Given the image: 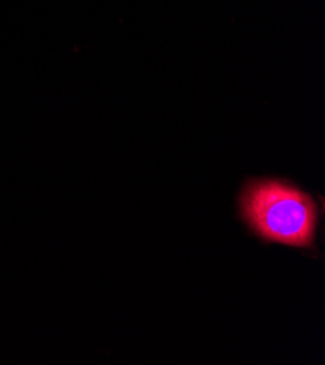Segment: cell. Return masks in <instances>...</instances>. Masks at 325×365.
I'll list each match as a JSON object with an SVG mask.
<instances>
[{
	"label": "cell",
	"mask_w": 325,
	"mask_h": 365,
	"mask_svg": "<svg viewBox=\"0 0 325 365\" xmlns=\"http://www.w3.org/2000/svg\"><path fill=\"white\" fill-rule=\"evenodd\" d=\"M241 212L260 237L308 247L316 229V205L301 190L280 180H252L241 195Z\"/></svg>",
	"instance_id": "1"
}]
</instances>
